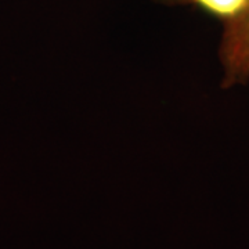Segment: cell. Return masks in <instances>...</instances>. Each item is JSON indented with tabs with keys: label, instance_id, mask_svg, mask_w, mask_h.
<instances>
[{
	"label": "cell",
	"instance_id": "cell-2",
	"mask_svg": "<svg viewBox=\"0 0 249 249\" xmlns=\"http://www.w3.org/2000/svg\"><path fill=\"white\" fill-rule=\"evenodd\" d=\"M168 4H190L204 13L222 19L223 24L238 16L247 7L249 0H158Z\"/></svg>",
	"mask_w": 249,
	"mask_h": 249
},
{
	"label": "cell",
	"instance_id": "cell-1",
	"mask_svg": "<svg viewBox=\"0 0 249 249\" xmlns=\"http://www.w3.org/2000/svg\"><path fill=\"white\" fill-rule=\"evenodd\" d=\"M220 61L224 68V88L249 79V3L238 16L224 22Z\"/></svg>",
	"mask_w": 249,
	"mask_h": 249
}]
</instances>
